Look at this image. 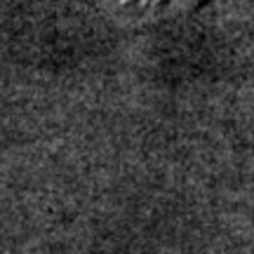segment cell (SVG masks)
Wrapping results in <instances>:
<instances>
[{
  "mask_svg": "<svg viewBox=\"0 0 254 254\" xmlns=\"http://www.w3.org/2000/svg\"><path fill=\"white\" fill-rule=\"evenodd\" d=\"M113 7L123 9H170V7H186L195 0H111Z\"/></svg>",
  "mask_w": 254,
  "mask_h": 254,
  "instance_id": "cell-1",
  "label": "cell"
}]
</instances>
